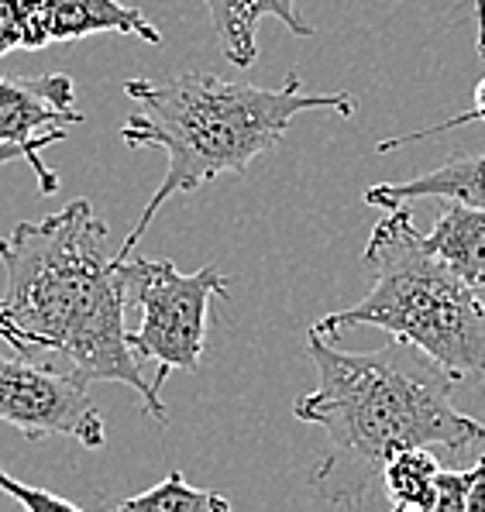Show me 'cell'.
Masks as SVG:
<instances>
[{"label":"cell","instance_id":"1","mask_svg":"<svg viewBox=\"0 0 485 512\" xmlns=\"http://www.w3.org/2000/svg\"><path fill=\"white\" fill-rule=\"evenodd\" d=\"M111 234L90 200H73L45 220H25L0 238L7 282L0 293V341L21 354H59L86 382L135 389L145 413L169 423L162 392L131 351L128 286Z\"/></svg>","mask_w":485,"mask_h":512},{"label":"cell","instance_id":"2","mask_svg":"<svg viewBox=\"0 0 485 512\" xmlns=\"http://www.w3.org/2000/svg\"><path fill=\"white\" fill-rule=\"evenodd\" d=\"M307 354L317 365V389L296 399L293 416L334 444V458L317 475L327 499L351 502L400 451L485 444L482 423L455 406V378L424 354L403 344L372 354L334 351L314 330Z\"/></svg>","mask_w":485,"mask_h":512},{"label":"cell","instance_id":"3","mask_svg":"<svg viewBox=\"0 0 485 512\" xmlns=\"http://www.w3.org/2000/svg\"><path fill=\"white\" fill-rule=\"evenodd\" d=\"M124 97L135 104L121 124L131 148H162L166 176L142 217L117 248V262L135 255L148 224L172 196H190L217 176H245L248 165L276 148L303 110H334L351 117L355 93H307L300 73H289L283 86H255L221 80L214 73H179L169 80H128Z\"/></svg>","mask_w":485,"mask_h":512},{"label":"cell","instance_id":"4","mask_svg":"<svg viewBox=\"0 0 485 512\" xmlns=\"http://www.w3.org/2000/svg\"><path fill=\"white\" fill-rule=\"evenodd\" d=\"M362 262L372 289L362 303L317 320L314 334L334 341L355 327H375L455 382H485V289L458 279L427 248L410 210L396 207L375 220Z\"/></svg>","mask_w":485,"mask_h":512},{"label":"cell","instance_id":"5","mask_svg":"<svg viewBox=\"0 0 485 512\" xmlns=\"http://www.w3.org/2000/svg\"><path fill=\"white\" fill-rule=\"evenodd\" d=\"M128 299L142 310V324L131 330V351L138 361H155L152 385L162 392V382L183 368L197 372L207 348L210 303L228 296V275L217 265L200 272H179L169 258L128 255L121 262Z\"/></svg>","mask_w":485,"mask_h":512},{"label":"cell","instance_id":"6","mask_svg":"<svg viewBox=\"0 0 485 512\" xmlns=\"http://www.w3.org/2000/svg\"><path fill=\"white\" fill-rule=\"evenodd\" d=\"M0 423L28 440L73 437L97 451L107 444V423L90 399L80 372L35 365L28 354H0Z\"/></svg>","mask_w":485,"mask_h":512},{"label":"cell","instance_id":"7","mask_svg":"<svg viewBox=\"0 0 485 512\" xmlns=\"http://www.w3.org/2000/svg\"><path fill=\"white\" fill-rule=\"evenodd\" d=\"M83 121L76 86L66 73L31 80L0 76V145H31L49 131H66Z\"/></svg>","mask_w":485,"mask_h":512},{"label":"cell","instance_id":"8","mask_svg":"<svg viewBox=\"0 0 485 512\" xmlns=\"http://www.w3.org/2000/svg\"><path fill=\"white\" fill-rule=\"evenodd\" d=\"M417 200H448L485 210V155H451L437 169L406 183H375L365 189V203L375 210L410 207Z\"/></svg>","mask_w":485,"mask_h":512},{"label":"cell","instance_id":"9","mask_svg":"<svg viewBox=\"0 0 485 512\" xmlns=\"http://www.w3.org/2000/svg\"><path fill=\"white\" fill-rule=\"evenodd\" d=\"M203 7H207L210 21H214L224 59L238 69H248L255 62V35L265 18L283 21L296 38L314 35V28L296 11V0H203Z\"/></svg>","mask_w":485,"mask_h":512},{"label":"cell","instance_id":"10","mask_svg":"<svg viewBox=\"0 0 485 512\" xmlns=\"http://www.w3.org/2000/svg\"><path fill=\"white\" fill-rule=\"evenodd\" d=\"M42 7L52 42H76L100 31H117V35L142 38L148 45H162V31L138 7H128L121 0H42Z\"/></svg>","mask_w":485,"mask_h":512},{"label":"cell","instance_id":"11","mask_svg":"<svg viewBox=\"0 0 485 512\" xmlns=\"http://www.w3.org/2000/svg\"><path fill=\"white\" fill-rule=\"evenodd\" d=\"M424 241L458 279L485 289V210L448 203Z\"/></svg>","mask_w":485,"mask_h":512},{"label":"cell","instance_id":"12","mask_svg":"<svg viewBox=\"0 0 485 512\" xmlns=\"http://www.w3.org/2000/svg\"><path fill=\"white\" fill-rule=\"evenodd\" d=\"M111 512H234L231 502L217 492L186 482L179 471H169L159 485L145 488L142 495H131Z\"/></svg>","mask_w":485,"mask_h":512},{"label":"cell","instance_id":"13","mask_svg":"<svg viewBox=\"0 0 485 512\" xmlns=\"http://www.w3.org/2000/svg\"><path fill=\"white\" fill-rule=\"evenodd\" d=\"M437 461L427 447H413V451H400L396 458L386 461L382 468V485H386V495L393 499V506H403L410 512L420 509V502L430 495L437 478Z\"/></svg>","mask_w":485,"mask_h":512},{"label":"cell","instance_id":"14","mask_svg":"<svg viewBox=\"0 0 485 512\" xmlns=\"http://www.w3.org/2000/svg\"><path fill=\"white\" fill-rule=\"evenodd\" d=\"M66 135H69V131H49V135H42L38 141H31V145H0V165H11V162L25 159L31 169H35L38 193L52 196L59 189V176H56V169H49V165L42 162V152L49 145H56V141H66Z\"/></svg>","mask_w":485,"mask_h":512},{"label":"cell","instance_id":"15","mask_svg":"<svg viewBox=\"0 0 485 512\" xmlns=\"http://www.w3.org/2000/svg\"><path fill=\"white\" fill-rule=\"evenodd\" d=\"M479 121L485 124V80L475 86L472 107H468V110H461V114L448 117V121H441V124H430V128H424V131H410V135H400V138H382L375 148H379V155L382 152H396V148H406V145H413V141L444 135V131H455V128H465V124H479Z\"/></svg>","mask_w":485,"mask_h":512},{"label":"cell","instance_id":"16","mask_svg":"<svg viewBox=\"0 0 485 512\" xmlns=\"http://www.w3.org/2000/svg\"><path fill=\"white\" fill-rule=\"evenodd\" d=\"M0 492L11 495L25 512H83L76 502L62 499V495H52L49 488H35V485L18 482V478L7 475L4 468H0Z\"/></svg>","mask_w":485,"mask_h":512},{"label":"cell","instance_id":"17","mask_svg":"<svg viewBox=\"0 0 485 512\" xmlns=\"http://www.w3.org/2000/svg\"><path fill=\"white\" fill-rule=\"evenodd\" d=\"M468 482H472L468 471H437L434 488H430V495L420 502L417 512H465Z\"/></svg>","mask_w":485,"mask_h":512},{"label":"cell","instance_id":"18","mask_svg":"<svg viewBox=\"0 0 485 512\" xmlns=\"http://www.w3.org/2000/svg\"><path fill=\"white\" fill-rule=\"evenodd\" d=\"M14 49H25V11L21 0H0V59Z\"/></svg>","mask_w":485,"mask_h":512},{"label":"cell","instance_id":"19","mask_svg":"<svg viewBox=\"0 0 485 512\" xmlns=\"http://www.w3.org/2000/svg\"><path fill=\"white\" fill-rule=\"evenodd\" d=\"M472 482H468V502L465 512H485V458L475 461V468H468Z\"/></svg>","mask_w":485,"mask_h":512},{"label":"cell","instance_id":"20","mask_svg":"<svg viewBox=\"0 0 485 512\" xmlns=\"http://www.w3.org/2000/svg\"><path fill=\"white\" fill-rule=\"evenodd\" d=\"M475 25H479V38H475V49L485 59V0H475Z\"/></svg>","mask_w":485,"mask_h":512},{"label":"cell","instance_id":"21","mask_svg":"<svg viewBox=\"0 0 485 512\" xmlns=\"http://www.w3.org/2000/svg\"><path fill=\"white\" fill-rule=\"evenodd\" d=\"M389 512H410V509H403V506H393V509H389Z\"/></svg>","mask_w":485,"mask_h":512}]
</instances>
